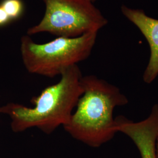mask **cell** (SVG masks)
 <instances>
[{
	"label": "cell",
	"instance_id": "277c9868",
	"mask_svg": "<svg viewBox=\"0 0 158 158\" xmlns=\"http://www.w3.org/2000/svg\"><path fill=\"white\" fill-rule=\"evenodd\" d=\"M44 17L27 31L29 36L49 33L57 37L76 38L91 32H98L107 19L89 0H43Z\"/></svg>",
	"mask_w": 158,
	"mask_h": 158
},
{
	"label": "cell",
	"instance_id": "52a82bcc",
	"mask_svg": "<svg viewBox=\"0 0 158 158\" xmlns=\"http://www.w3.org/2000/svg\"><path fill=\"white\" fill-rule=\"evenodd\" d=\"M0 6L6 11L12 21L20 18L24 12V4L22 0H2Z\"/></svg>",
	"mask_w": 158,
	"mask_h": 158
},
{
	"label": "cell",
	"instance_id": "30bf717a",
	"mask_svg": "<svg viewBox=\"0 0 158 158\" xmlns=\"http://www.w3.org/2000/svg\"><path fill=\"white\" fill-rule=\"evenodd\" d=\"M89 1H90L92 2H94V1H96V0H89Z\"/></svg>",
	"mask_w": 158,
	"mask_h": 158
},
{
	"label": "cell",
	"instance_id": "9c48e42d",
	"mask_svg": "<svg viewBox=\"0 0 158 158\" xmlns=\"http://www.w3.org/2000/svg\"><path fill=\"white\" fill-rule=\"evenodd\" d=\"M156 152L157 158H158V136L156 139Z\"/></svg>",
	"mask_w": 158,
	"mask_h": 158
},
{
	"label": "cell",
	"instance_id": "8992f818",
	"mask_svg": "<svg viewBox=\"0 0 158 158\" xmlns=\"http://www.w3.org/2000/svg\"><path fill=\"white\" fill-rule=\"evenodd\" d=\"M123 14L139 29L150 48V57L143 74V80L151 84L158 76V19L149 17L142 10L123 6Z\"/></svg>",
	"mask_w": 158,
	"mask_h": 158
},
{
	"label": "cell",
	"instance_id": "ba28073f",
	"mask_svg": "<svg viewBox=\"0 0 158 158\" xmlns=\"http://www.w3.org/2000/svg\"><path fill=\"white\" fill-rule=\"evenodd\" d=\"M11 22L10 17H8L6 11L0 6V27H4Z\"/></svg>",
	"mask_w": 158,
	"mask_h": 158
},
{
	"label": "cell",
	"instance_id": "5b68a950",
	"mask_svg": "<svg viewBox=\"0 0 158 158\" xmlns=\"http://www.w3.org/2000/svg\"><path fill=\"white\" fill-rule=\"evenodd\" d=\"M115 119L117 132H122L131 139L138 149L141 158H157L158 104L153 106L147 118L141 121L134 122L123 116Z\"/></svg>",
	"mask_w": 158,
	"mask_h": 158
},
{
	"label": "cell",
	"instance_id": "6da1fadb",
	"mask_svg": "<svg viewBox=\"0 0 158 158\" xmlns=\"http://www.w3.org/2000/svg\"><path fill=\"white\" fill-rule=\"evenodd\" d=\"M82 74L78 65L65 70L56 84L46 87L38 96L31 98L34 107L8 102L0 107V114L11 119L14 132H23L36 128L46 134L66 124L83 94Z\"/></svg>",
	"mask_w": 158,
	"mask_h": 158
},
{
	"label": "cell",
	"instance_id": "7a4b0ae2",
	"mask_svg": "<svg viewBox=\"0 0 158 158\" xmlns=\"http://www.w3.org/2000/svg\"><path fill=\"white\" fill-rule=\"evenodd\" d=\"M84 92L68 123L63 127L73 138L97 148L117 133L115 108L128 103L118 87L94 75L83 76Z\"/></svg>",
	"mask_w": 158,
	"mask_h": 158
},
{
	"label": "cell",
	"instance_id": "3957f363",
	"mask_svg": "<svg viewBox=\"0 0 158 158\" xmlns=\"http://www.w3.org/2000/svg\"><path fill=\"white\" fill-rule=\"evenodd\" d=\"M98 32L76 38L59 36L45 44H37L29 35L21 39L20 52L25 69L30 73L53 78L69 68L90 56Z\"/></svg>",
	"mask_w": 158,
	"mask_h": 158
}]
</instances>
